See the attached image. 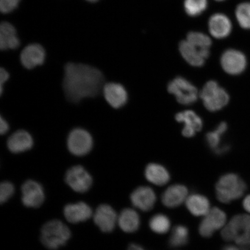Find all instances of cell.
Listing matches in <instances>:
<instances>
[{
	"label": "cell",
	"instance_id": "obj_12",
	"mask_svg": "<svg viewBox=\"0 0 250 250\" xmlns=\"http://www.w3.org/2000/svg\"><path fill=\"white\" fill-rule=\"evenodd\" d=\"M221 65L223 70L230 75H239L245 70L247 59L242 52L236 49H228L221 58Z\"/></svg>",
	"mask_w": 250,
	"mask_h": 250
},
{
	"label": "cell",
	"instance_id": "obj_17",
	"mask_svg": "<svg viewBox=\"0 0 250 250\" xmlns=\"http://www.w3.org/2000/svg\"><path fill=\"white\" fill-rule=\"evenodd\" d=\"M180 52L185 61L194 67H202L210 55V50H202L193 45L188 41L181 42Z\"/></svg>",
	"mask_w": 250,
	"mask_h": 250
},
{
	"label": "cell",
	"instance_id": "obj_30",
	"mask_svg": "<svg viewBox=\"0 0 250 250\" xmlns=\"http://www.w3.org/2000/svg\"><path fill=\"white\" fill-rule=\"evenodd\" d=\"M236 17L240 26L250 29V2H244L237 6Z\"/></svg>",
	"mask_w": 250,
	"mask_h": 250
},
{
	"label": "cell",
	"instance_id": "obj_31",
	"mask_svg": "<svg viewBox=\"0 0 250 250\" xmlns=\"http://www.w3.org/2000/svg\"><path fill=\"white\" fill-rule=\"evenodd\" d=\"M15 187L9 181H4L0 185V202L1 204L8 201L14 194Z\"/></svg>",
	"mask_w": 250,
	"mask_h": 250
},
{
	"label": "cell",
	"instance_id": "obj_2",
	"mask_svg": "<svg viewBox=\"0 0 250 250\" xmlns=\"http://www.w3.org/2000/svg\"><path fill=\"white\" fill-rule=\"evenodd\" d=\"M248 189L245 181L239 175L227 173L222 176L215 185V195L219 201L228 204L245 195Z\"/></svg>",
	"mask_w": 250,
	"mask_h": 250
},
{
	"label": "cell",
	"instance_id": "obj_13",
	"mask_svg": "<svg viewBox=\"0 0 250 250\" xmlns=\"http://www.w3.org/2000/svg\"><path fill=\"white\" fill-rule=\"evenodd\" d=\"M118 217L116 211L107 204L100 205L93 214L96 226L105 233L111 232L114 230L118 224Z\"/></svg>",
	"mask_w": 250,
	"mask_h": 250
},
{
	"label": "cell",
	"instance_id": "obj_26",
	"mask_svg": "<svg viewBox=\"0 0 250 250\" xmlns=\"http://www.w3.org/2000/svg\"><path fill=\"white\" fill-rule=\"evenodd\" d=\"M188 240V229L186 226L179 225L172 230L168 243L172 248H179L186 245Z\"/></svg>",
	"mask_w": 250,
	"mask_h": 250
},
{
	"label": "cell",
	"instance_id": "obj_15",
	"mask_svg": "<svg viewBox=\"0 0 250 250\" xmlns=\"http://www.w3.org/2000/svg\"><path fill=\"white\" fill-rule=\"evenodd\" d=\"M130 201L132 205L142 211H149L154 207L156 196L154 190L147 186L137 188L131 193Z\"/></svg>",
	"mask_w": 250,
	"mask_h": 250
},
{
	"label": "cell",
	"instance_id": "obj_7",
	"mask_svg": "<svg viewBox=\"0 0 250 250\" xmlns=\"http://www.w3.org/2000/svg\"><path fill=\"white\" fill-rule=\"evenodd\" d=\"M168 92L181 104L190 105L197 101L199 94L196 87L186 78L178 77L168 84Z\"/></svg>",
	"mask_w": 250,
	"mask_h": 250
},
{
	"label": "cell",
	"instance_id": "obj_8",
	"mask_svg": "<svg viewBox=\"0 0 250 250\" xmlns=\"http://www.w3.org/2000/svg\"><path fill=\"white\" fill-rule=\"evenodd\" d=\"M65 181L74 191L81 193L88 191L93 183L91 175L80 165L74 166L67 171Z\"/></svg>",
	"mask_w": 250,
	"mask_h": 250
},
{
	"label": "cell",
	"instance_id": "obj_21",
	"mask_svg": "<svg viewBox=\"0 0 250 250\" xmlns=\"http://www.w3.org/2000/svg\"><path fill=\"white\" fill-rule=\"evenodd\" d=\"M208 28L212 37L223 39L229 35L232 27L229 19L226 15L216 14L209 20Z\"/></svg>",
	"mask_w": 250,
	"mask_h": 250
},
{
	"label": "cell",
	"instance_id": "obj_35",
	"mask_svg": "<svg viewBox=\"0 0 250 250\" xmlns=\"http://www.w3.org/2000/svg\"><path fill=\"white\" fill-rule=\"evenodd\" d=\"M10 130V125L6 118L1 115L0 116V134L1 135H5Z\"/></svg>",
	"mask_w": 250,
	"mask_h": 250
},
{
	"label": "cell",
	"instance_id": "obj_28",
	"mask_svg": "<svg viewBox=\"0 0 250 250\" xmlns=\"http://www.w3.org/2000/svg\"><path fill=\"white\" fill-rule=\"evenodd\" d=\"M187 41L202 50H210L212 44L210 37L199 32H190L188 34Z\"/></svg>",
	"mask_w": 250,
	"mask_h": 250
},
{
	"label": "cell",
	"instance_id": "obj_23",
	"mask_svg": "<svg viewBox=\"0 0 250 250\" xmlns=\"http://www.w3.org/2000/svg\"><path fill=\"white\" fill-rule=\"evenodd\" d=\"M140 223L139 215L134 209L125 208L118 215V224L124 232H136L139 229Z\"/></svg>",
	"mask_w": 250,
	"mask_h": 250
},
{
	"label": "cell",
	"instance_id": "obj_20",
	"mask_svg": "<svg viewBox=\"0 0 250 250\" xmlns=\"http://www.w3.org/2000/svg\"><path fill=\"white\" fill-rule=\"evenodd\" d=\"M176 120L179 123L184 124L182 134L186 137L194 136L196 133L201 130L203 127L202 119L191 110L179 112L176 115Z\"/></svg>",
	"mask_w": 250,
	"mask_h": 250
},
{
	"label": "cell",
	"instance_id": "obj_33",
	"mask_svg": "<svg viewBox=\"0 0 250 250\" xmlns=\"http://www.w3.org/2000/svg\"><path fill=\"white\" fill-rule=\"evenodd\" d=\"M21 0H0V10L4 14L14 11L18 7Z\"/></svg>",
	"mask_w": 250,
	"mask_h": 250
},
{
	"label": "cell",
	"instance_id": "obj_18",
	"mask_svg": "<svg viewBox=\"0 0 250 250\" xmlns=\"http://www.w3.org/2000/svg\"><path fill=\"white\" fill-rule=\"evenodd\" d=\"M63 214L67 221L71 224L83 223L93 216L91 208L83 202L70 203L65 206Z\"/></svg>",
	"mask_w": 250,
	"mask_h": 250
},
{
	"label": "cell",
	"instance_id": "obj_29",
	"mask_svg": "<svg viewBox=\"0 0 250 250\" xmlns=\"http://www.w3.org/2000/svg\"><path fill=\"white\" fill-rule=\"evenodd\" d=\"M208 7L207 0H185L184 8L186 13L190 17L201 15Z\"/></svg>",
	"mask_w": 250,
	"mask_h": 250
},
{
	"label": "cell",
	"instance_id": "obj_39",
	"mask_svg": "<svg viewBox=\"0 0 250 250\" xmlns=\"http://www.w3.org/2000/svg\"><path fill=\"white\" fill-rule=\"evenodd\" d=\"M87 1H88L90 2H96V1H98V0H87Z\"/></svg>",
	"mask_w": 250,
	"mask_h": 250
},
{
	"label": "cell",
	"instance_id": "obj_27",
	"mask_svg": "<svg viewBox=\"0 0 250 250\" xmlns=\"http://www.w3.org/2000/svg\"><path fill=\"white\" fill-rule=\"evenodd\" d=\"M149 226L153 232L158 234H165L170 229V220L165 214H157L150 219Z\"/></svg>",
	"mask_w": 250,
	"mask_h": 250
},
{
	"label": "cell",
	"instance_id": "obj_36",
	"mask_svg": "<svg viewBox=\"0 0 250 250\" xmlns=\"http://www.w3.org/2000/svg\"><path fill=\"white\" fill-rule=\"evenodd\" d=\"M243 206L245 210L250 213V195L247 196L243 200Z\"/></svg>",
	"mask_w": 250,
	"mask_h": 250
},
{
	"label": "cell",
	"instance_id": "obj_34",
	"mask_svg": "<svg viewBox=\"0 0 250 250\" xmlns=\"http://www.w3.org/2000/svg\"><path fill=\"white\" fill-rule=\"evenodd\" d=\"M10 78V74L6 69L5 68L1 67L0 68V95H2L3 92L5 89L6 83Z\"/></svg>",
	"mask_w": 250,
	"mask_h": 250
},
{
	"label": "cell",
	"instance_id": "obj_16",
	"mask_svg": "<svg viewBox=\"0 0 250 250\" xmlns=\"http://www.w3.org/2000/svg\"><path fill=\"white\" fill-rule=\"evenodd\" d=\"M34 143L33 137L27 130L18 129L8 137L7 146L13 154H21L29 151Z\"/></svg>",
	"mask_w": 250,
	"mask_h": 250
},
{
	"label": "cell",
	"instance_id": "obj_40",
	"mask_svg": "<svg viewBox=\"0 0 250 250\" xmlns=\"http://www.w3.org/2000/svg\"><path fill=\"white\" fill-rule=\"evenodd\" d=\"M243 250H250V249L249 248H243Z\"/></svg>",
	"mask_w": 250,
	"mask_h": 250
},
{
	"label": "cell",
	"instance_id": "obj_6",
	"mask_svg": "<svg viewBox=\"0 0 250 250\" xmlns=\"http://www.w3.org/2000/svg\"><path fill=\"white\" fill-rule=\"evenodd\" d=\"M66 143L68 151L79 157L88 154L94 145L91 133L82 127L72 129L68 134Z\"/></svg>",
	"mask_w": 250,
	"mask_h": 250
},
{
	"label": "cell",
	"instance_id": "obj_4",
	"mask_svg": "<svg viewBox=\"0 0 250 250\" xmlns=\"http://www.w3.org/2000/svg\"><path fill=\"white\" fill-rule=\"evenodd\" d=\"M70 237L69 228L58 220L47 222L41 230V241L45 248L49 250H58L64 246Z\"/></svg>",
	"mask_w": 250,
	"mask_h": 250
},
{
	"label": "cell",
	"instance_id": "obj_3",
	"mask_svg": "<svg viewBox=\"0 0 250 250\" xmlns=\"http://www.w3.org/2000/svg\"><path fill=\"white\" fill-rule=\"evenodd\" d=\"M221 236L227 242H234L243 248L250 247V215H234L224 226Z\"/></svg>",
	"mask_w": 250,
	"mask_h": 250
},
{
	"label": "cell",
	"instance_id": "obj_5",
	"mask_svg": "<svg viewBox=\"0 0 250 250\" xmlns=\"http://www.w3.org/2000/svg\"><path fill=\"white\" fill-rule=\"evenodd\" d=\"M199 96L206 108L211 112L221 110L229 101V96L226 90L215 81L206 83L199 93Z\"/></svg>",
	"mask_w": 250,
	"mask_h": 250
},
{
	"label": "cell",
	"instance_id": "obj_11",
	"mask_svg": "<svg viewBox=\"0 0 250 250\" xmlns=\"http://www.w3.org/2000/svg\"><path fill=\"white\" fill-rule=\"evenodd\" d=\"M46 52L39 43H31L24 47L20 54L21 65L27 70H33L42 66L46 60Z\"/></svg>",
	"mask_w": 250,
	"mask_h": 250
},
{
	"label": "cell",
	"instance_id": "obj_10",
	"mask_svg": "<svg viewBox=\"0 0 250 250\" xmlns=\"http://www.w3.org/2000/svg\"><path fill=\"white\" fill-rule=\"evenodd\" d=\"M21 202L27 208H38L45 201V192L40 183L27 180L21 186Z\"/></svg>",
	"mask_w": 250,
	"mask_h": 250
},
{
	"label": "cell",
	"instance_id": "obj_22",
	"mask_svg": "<svg viewBox=\"0 0 250 250\" xmlns=\"http://www.w3.org/2000/svg\"><path fill=\"white\" fill-rule=\"evenodd\" d=\"M20 46L15 27L10 23L2 22L0 26V49L1 51L16 49Z\"/></svg>",
	"mask_w": 250,
	"mask_h": 250
},
{
	"label": "cell",
	"instance_id": "obj_32",
	"mask_svg": "<svg viewBox=\"0 0 250 250\" xmlns=\"http://www.w3.org/2000/svg\"><path fill=\"white\" fill-rule=\"evenodd\" d=\"M224 135L216 129L213 132L206 134V139L208 145L214 151L220 147L221 137Z\"/></svg>",
	"mask_w": 250,
	"mask_h": 250
},
{
	"label": "cell",
	"instance_id": "obj_19",
	"mask_svg": "<svg viewBox=\"0 0 250 250\" xmlns=\"http://www.w3.org/2000/svg\"><path fill=\"white\" fill-rule=\"evenodd\" d=\"M188 190L181 184H174L168 187L162 193L161 201L166 207L170 208L179 207L186 202Z\"/></svg>",
	"mask_w": 250,
	"mask_h": 250
},
{
	"label": "cell",
	"instance_id": "obj_9",
	"mask_svg": "<svg viewBox=\"0 0 250 250\" xmlns=\"http://www.w3.org/2000/svg\"><path fill=\"white\" fill-rule=\"evenodd\" d=\"M226 222V212L218 208H211L200 223L199 232L202 237L208 238L215 231L224 228Z\"/></svg>",
	"mask_w": 250,
	"mask_h": 250
},
{
	"label": "cell",
	"instance_id": "obj_38",
	"mask_svg": "<svg viewBox=\"0 0 250 250\" xmlns=\"http://www.w3.org/2000/svg\"><path fill=\"white\" fill-rule=\"evenodd\" d=\"M243 247L239 246L229 245L224 247L223 250H243Z\"/></svg>",
	"mask_w": 250,
	"mask_h": 250
},
{
	"label": "cell",
	"instance_id": "obj_14",
	"mask_svg": "<svg viewBox=\"0 0 250 250\" xmlns=\"http://www.w3.org/2000/svg\"><path fill=\"white\" fill-rule=\"evenodd\" d=\"M102 93L106 103L112 108L120 109L126 104L128 94L125 87L120 83H105Z\"/></svg>",
	"mask_w": 250,
	"mask_h": 250
},
{
	"label": "cell",
	"instance_id": "obj_24",
	"mask_svg": "<svg viewBox=\"0 0 250 250\" xmlns=\"http://www.w3.org/2000/svg\"><path fill=\"white\" fill-rule=\"evenodd\" d=\"M188 210L196 217L205 216L210 210V203L206 196L198 193H193L186 201Z\"/></svg>",
	"mask_w": 250,
	"mask_h": 250
},
{
	"label": "cell",
	"instance_id": "obj_25",
	"mask_svg": "<svg viewBox=\"0 0 250 250\" xmlns=\"http://www.w3.org/2000/svg\"><path fill=\"white\" fill-rule=\"evenodd\" d=\"M145 177L149 182L158 186H165L170 180V175L167 168L157 164H149L146 166Z\"/></svg>",
	"mask_w": 250,
	"mask_h": 250
},
{
	"label": "cell",
	"instance_id": "obj_41",
	"mask_svg": "<svg viewBox=\"0 0 250 250\" xmlns=\"http://www.w3.org/2000/svg\"><path fill=\"white\" fill-rule=\"evenodd\" d=\"M216 1H224V0H216Z\"/></svg>",
	"mask_w": 250,
	"mask_h": 250
},
{
	"label": "cell",
	"instance_id": "obj_1",
	"mask_svg": "<svg viewBox=\"0 0 250 250\" xmlns=\"http://www.w3.org/2000/svg\"><path fill=\"white\" fill-rule=\"evenodd\" d=\"M105 77L98 67L83 62H68L62 78V89L68 102L78 104L102 92Z\"/></svg>",
	"mask_w": 250,
	"mask_h": 250
},
{
	"label": "cell",
	"instance_id": "obj_37",
	"mask_svg": "<svg viewBox=\"0 0 250 250\" xmlns=\"http://www.w3.org/2000/svg\"><path fill=\"white\" fill-rule=\"evenodd\" d=\"M127 250H146L142 246L137 245L136 243L131 244L128 248Z\"/></svg>",
	"mask_w": 250,
	"mask_h": 250
}]
</instances>
